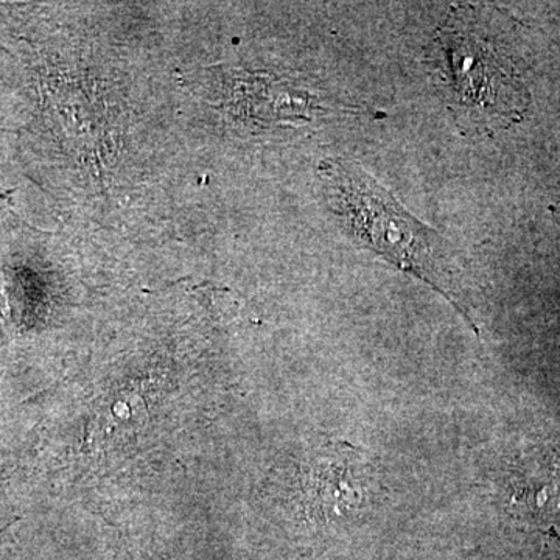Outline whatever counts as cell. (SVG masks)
<instances>
[{"label":"cell","mask_w":560,"mask_h":560,"mask_svg":"<svg viewBox=\"0 0 560 560\" xmlns=\"http://www.w3.org/2000/svg\"><path fill=\"white\" fill-rule=\"evenodd\" d=\"M318 173L331 210L353 241L425 282L470 320L459 301L455 253L440 232L401 208L400 202L355 162L327 158L320 161Z\"/></svg>","instance_id":"1"},{"label":"cell","mask_w":560,"mask_h":560,"mask_svg":"<svg viewBox=\"0 0 560 560\" xmlns=\"http://www.w3.org/2000/svg\"><path fill=\"white\" fill-rule=\"evenodd\" d=\"M431 65L448 106L466 127L522 119L528 92L464 11L438 32Z\"/></svg>","instance_id":"2"},{"label":"cell","mask_w":560,"mask_h":560,"mask_svg":"<svg viewBox=\"0 0 560 560\" xmlns=\"http://www.w3.org/2000/svg\"><path fill=\"white\" fill-rule=\"evenodd\" d=\"M350 452L349 447L348 455L334 456L316 467L311 492L320 514L345 517L366 504L371 478Z\"/></svg>","instance_id":"3"},{"label":"cell","mask_w":560,"mask_h":560,"mask_svg":"<svg viewBox=\"0 0 560 560\" xmlns=\"http://www.w3.org/2000/svg\"><path fill=\"white\" fill-rule=\"evenodd\" d=\"M521 492L526 504L539 510H550L560 506V471L541 470L539 475H528Z\"/></svg>","instance_id":"4"}]
</instances>
